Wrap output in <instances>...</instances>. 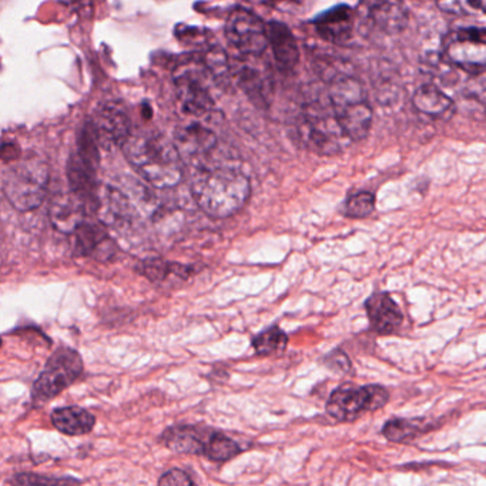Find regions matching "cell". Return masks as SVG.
Segmentation results:
<instances>
[{"instance_id":"cell-25","label":"cell","mask_w":486,"mask_h":486,"mask_svg":"<svg viewBox=\"0 0 486 486\" xmlns=\"http://www.w3.org/2000/svg\"><path fill=\"white\" fill-rule=\"evenodd\" d=\"M238 84L242 87L245 94H249L251 100L256 103H267V77L257 68L250 66H243L237 73Z\"/></svg>"},{"instance_id":"cell-20","label":"cell","mask_w":486,"mask_h":486,"mask_svg":"<svg viewBox=\"0 0 486 486\" xmlns=\"http://www.w3.org/2000/svg\"><path fill=\"white\" fill-rule=\"evenodd\" d=\"M73 235V247L79 256H93L108 242L105 224L99 221L84 220L70 233Z\"/></svg>"},{"instance_id":"cell-34","label":"cell","mask_w":486,"mask_h":486,"mask_svg":"<svg viewBox=\"0 0 486 486\" xmlns=\"http://www.w3.org/2000/svg\"><path fill=\"white\" fill-rule=\"evenodd\" d=\"M0 347H2V339H0Z\"/></svg>"},{"instance_id":"cell-10","label":"cell","mask_w":486,"mask_h":486,"mask_svg":"<svg viewBox=\"0 0 486 486\" xmlns=\"http://www.w3.org/2000/svg\"><path fill=\"white\" fill-rule=\"evenodd\" d=\"M450 60L469 73H482L486 63L485 30L469 28L455 33L447 46Z\"/></svg>"},{"instance_id":"cell-31","label":"cell","mask_w":486,"mask_h":486,"mask_svg":"<svg viewBox=\"0 0 486 486\" xmlns=\"http://www.w3.org/2000/svg\"><path fill=\"white\" fill-rule=\"evenodd\" d=\"M339 350H335L334 353L327 355V358H325V364H327L328 367L331 368V370H335V371L347 372L351 368L350 360H348V357H347V355H344V357H342V360H339Z\"/></svg>"},{"instance_id":"cell-27","label":"cell","mask_w":486,"mask_h":486,"mask_svg":"<svg viewBox=\"0 0 486 486\" xmlns=\"http://www.w3.org/2000/svg\"><path fill=\"white\" fill-rule=\"evenodd\" d=\"M375 211V195L370 191H360L346 202V214L350 219H367Z\"/></svg>"},{"instance_id":"cell-21","label":"cell","mask_w":486,"mask_h":486,"mask_svg":"<svg viewBox=\"0 0 486 486\" xmlns=\"http://www.w3.org/2000/svg\"><path fill=\"white\" fill-rule=\"evenodd\" d=\"M434 428L435 426H433L428 419L394 418L386 422L382 428V434L388 441L402 443L417 440L422 434L433 431Z\"/></svg>"},{"instance_id":"cell-12","label":"cell","mask_w":486,"mask_h":486,"mask_svg":"<svg viewBox=\"0 0 486 486\" xmlns=\"http://www.w3.org/2000/svg\"><path fill=\"white\" fill-rule=\"evenodd\" d=\"M173 143L183 163L193 167L211 157L219 140L211 130L200 124H190L177 129Z\"/></svg>"},{"instance_id":"cell-14","label":"cell","mask_w":486,"mask_h":486,"mask_svg":"<svg viewBox=\"0 0 486 486\" xmlns=\"http://www.w3.org/2000/svg\"><path fill=\"white\" fill-rule=\"evenodd\" d=\"M368 320L372 330L379 335H389L401 327L402 311L393 297L386 292H375L365 301Z\"/></svg>"},{"instance_id":"cell-4","label":"cell","mask_w":486,"mask_h":486,"mask_svg":"<svg viewBox=\"0 0 486 486\" xmlns=\"http://www.w3.org/2000/svg\"><path fill=\"white\" fill-rule=\"evenodd\" d=\"M49 186V167L42 160L26 159L9 167L4 174L2 190L19 211H32L44 202Z\"/></svg>"},{"instance_id":"cell-18","label":"cell","mask_w":486,"mask_h":486,"mask_svg":"<svg viewBox=\"0 0 486 486\" xmlns=\"http://www.w3.org/2000/svg\"><path fill=\"white\" fill-rule=\"evenodd\" d=\"M210 433L197 426H171L163 433L162 442L177 454L204 455Z\"/></svg>"},{"instance_id":"cell-2","label":"cell","mask_w":486,"mask_h":486,"mask_svg":"<svg viewBox=\"0 0 486 486\" xmlns=\"http://www.w3.org/2000/svg\"><path fill=\"white\" fill-rule=\"evenodd\" d=\"M123 148L131 167L155 187L171 188L183 179V160L173 141L163 134H133Z\"/></svg>"},{"instance_id":"cell-11","label":"cell","mask_w":486,"mask_h":486,"mask_svg":"<svg viewBox=\"0 0 486 486\" xmlns=\"http://www.w3.org/2000/svg\"><path fill=\"white\" fill-rule=\"evenodd\" d=\"M177 99L184 112L193 116H203L213 110L214 100L205 84L202 73L186 68L174 77Z\"/></svg>"},{"instance_id":"cell-1","label":"cell","mask_w":486,"mask_h":486,"mask_svg":"<svg viewBox=\"0 0 486 486\" xmlns=\"http://www.w3.org/2000/svg\"><path fill=\"white\" fill-rule=\"evenodd\" d=\"M191 195L203 213L213 219L235 216L249 202V177L231 163L211 162V157L193 166Z\"/></svg>"},{"instance_id":"cell-26","label":"cell","mask_w":486,"mask_h":486,"mask_svg":"<svg viewBox=\"0 0 486 486\" xmlns=\"http://www.w3.org/2000/svg\"><path fill=\"white\" fill-rule=\"evenodd\" d=\"M289 344V337L282 328L270 327L252 339V347L259 357L283 353Z\"/></svg>"},{"instance_id":"cell-8","label":"cell","mask_w":486,"mask_h":486,"mask_svg":"<svg viewBox=\"0 0 486 486\" xmlns=\"http://www.w3.org/2000/svg\"><path fill=\"white\" fill-rule=\"evenodd\" d=\"M224 30L228 44L249 58H259L268 47L266 23L247 9L235 8L231 12Z\"/></svg>"},{"instance_id":"cell-22","label":"cell","mask_w":486,"mask_h":486,"mask_svg":"<svg viewBox=\"0 0 486 486\" xmlns=\"http://www.w3.org/2000/svg\"><path fill=\"white\" fill-rule=\"evenodd\" d=\"M370 18L375 25L388 32H394V30L396 32L402 29L405 25L402 9L395 4V2H389V0H375V4L370 6Z\"/></svg>"},{"instance_id":"cell-17","label":"cell","mask_w":486,"mask_h":486,"mask_svg":"<svg viewBox=\"0 0 486 486\" xmlns=\"http://www.w3.org/2000/svg\"><path fill=\"white\" fill-rule=\"evenodd\" d=\"M412 105L419 115L438 122H447L454 115L455 103L434 84H424L415 92Z\"/></svg>"},{"instance_id":"cell-16","label":"cell","mask_w":486,"mask_h":486,"mask_svg":"<svg viewBox=\"0 0 486 486\" xmlns=\"http://www.w3.org/2000/svg\"><path fill=\"white\" fill-rule=\"evenodd\" d=\"M91 211L75 193L54 198L51 205V221L56 230L70 235L80 223H84Z\"/></svg>"},{"instance_id":"cell-23","label":"cell","mask_w":486,"mask_h":486,"mask_svg":"<svg viewBox=\"0 0 486 486\" xmlns=\"http://www.w3.org/2000/svg\"><path fill=\"white\" fill-rule=\"evenodd\" d=\"M140 273L147 277L150 282H164L169 275H176L181 280H187L191 274H195L193 267L183 266L179 263H169L162 259H148L140 266Z\"/></svg>"},{"instance_id":"cell-28","label":"cell","mask_w":486,"mask_h":486,"mask_svg":"<svg viewBox=\"0 0 486 486\" xmlns=\"http://www.w3.org/2000/svg\"><path fill=\"white\" fill-rule=\"evenodd\" d=\"M438 8L450 15H475L485 11V0H438Z\"/></svg>"},{"instance_id":"cell-19","label":"cell","mask_w":486,"mask_h":486,"mask_svg":"<svg viewBox=\"0 0 486 486\" xmlns=\"http://www.w3.org/2000/svg\"><path fill=\"white\" fill-rule=\"evenodd\" d=\"M52 424L59 433L68 436L86 435L96 426V418L80 407H66L52 412Z\"/></svg>"},{"instance_id":"cell-29","label":"cell","mask_w":486,"mask_h":486,"mask_svg":"<svg viewBox=\"0 0 486 486\" xmlns=\"http://www.w3.org/2000/svg\"><path fill=\"white\" fill-rule=\"evenodd\" d=\"M204 66L216 80H228L231 75L227 54L220 49H213L205 56Z\"/></svg>"},{"instance_id":"cell-32","label":"cell","mask_w":486,"mask_h":486,"mask_svg":"<svg viewBox=\"0 0 486 486\" xmlns=\"http://www.w3.org/2000/svg\"><path fill=\"white\" fill-rule=\"evenodd\" d=\"M254 4H268L275 9H285L292 4H301V0H252Z\"/></svg>"},{"instance_id":"cell-3","label":"cell","mask_w":486,"mask_h":486,"mask_svg":"<svg viewBox=\"0 0 486 486\" xmlns=\"http://www.w3.org/2000/svg\"><path fill=\"white\" fill-rule=\"evenodd\" d=\"M332 115L351 141L367 139L372 127V108L367 92L357 77L339 75L328 84Z\"/></svg>"},{"instance_id":"cell-9","label":"cell","mask_w":486,"mask_h":486,"mask_svg":"<svg viewBox=\"0 0 486 486\" xmlns=\"http://www.w3.org/2000/svg\"><path fill=\"white\" fill-rule=\"evenodd\" d=\"M92 134L100 147H123L130 137V117L124 106L108 101L94 110Z\"/></svg>"},{"instance_id":"cell-5","label":"cell","mask_w":486,"mask_h":486,"mask_svg":"<svg viewBox=\"0 0 486 486\" xmlns=\"http://www.w3.org/2000/svg\"><path fill=\"white\" fill-rule=\"evenodd\" d=\"M297 136L301 145L320 155H337L350 145L331 108L313 103L306 106L297 123Z\"/></svg>"},{"instance_id":"cell-30","label":"cell","mask_w":486,"mask_h":486,"mask_svg":"<svg viewBox=\"0 0 486 486\" xmlns=\"http://www.w3.org/2000/svg\"><path fill=\"white\" fill-rule=\"evenodd\" d=\"M159 485H195V481L191 479L187 472L181 471V469H170L166 474H163L162 478L159 479Z\"/></svg>"},{"instance_id":"cell-6","label":"cell","mask_w":486,"mask_h":486,"mask_svg":"<svg viewBox=\"0 0 486 486\" xmlns=\"http://www.w3.org/2000/svg\"><path fill=\"white\" fill-rule=\"evenodd\" d=\"M84 361L79 353L70 348L56 351L49 360L39 378L33 384V401L44 403L53 400L84 374Z\"/></svg>"},{"instance_id":"cell-33","label":"cell","mask_w":486,"mask_h":486,"mask_svg":"<svg viewBox=\"0 0 486 486\" xmlns=\"http://www.w3.org/2000/svg\"><path fill=\"white\" fill-rule=\"evenodd\" d=\"M16 482L18 483H59L61 481L59 479H47V478H39V476L33 475H19L16 478Z\"/></svg>"},{"instance_id":"cell-13","label":"cell","mask_w":486,"mask_h":486,"mask_svg":"<svg viewBox=\"0 0 486 486\" xmlns=\"http://www.w3.org/2000/svg\"><path fill=\"white\" fill-rule=\"evenodd\" d=\"M355 13L347 4H339L314 19V26L323 39L330 44H346L353 35Z\"/></svg>"},{"instance_id":"cell-7","label":"cell","mask_w":486,"mask_h":486,"mask_svg":"<svg viewBox=\"0 0 486 486\" xmlns=\"http://www.w3.org/2000/svg\"><path fill=\"white\" fill-rule=\"evenodd\" d=\"M389 394L381 386H355L344 384L335 389L327 401V414L339 422L354 421L361 415L386 405Z\"/></svg>"},{"instance_id":"cell-24","label":"cell","mask_w":486,"mask_h":486,"mask_svg":"<svg viewBox=\"0 0 486 486\" xmlns=\"http://www.w3.org/2000/svg\"><path fill=\"white\" fill-rule=\"evenodd\" d=\"M240 452H242V448L238 447V443L228 438L227 435L217 433V431L210 433L204 450V457L209 458L210 461H231Z\"/></svg>"},{"instance_id":"cell-15","label":"cell","mask_w":486,"mask_h":486,"mask_svg":"<svg viewBox=\"0 0 486 486\" xmlns=\"http://www.w3.org/2000/svg\"><path fill=\"white\" fill-rule=\"evenodd\" d=\"M267 42L273 51L278 68L284 72L294 70L299 61V44L289 26L282 22L266 23Z\"/></svg>"}]
</instances>
